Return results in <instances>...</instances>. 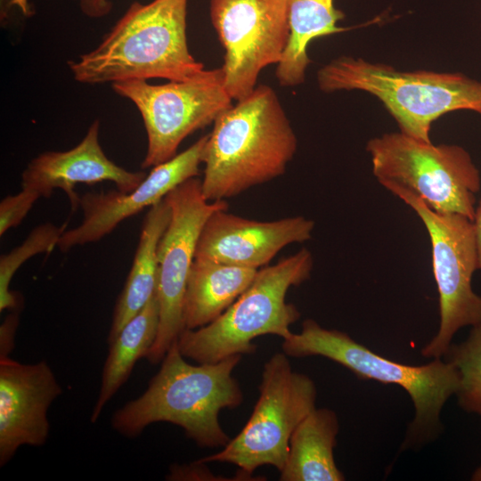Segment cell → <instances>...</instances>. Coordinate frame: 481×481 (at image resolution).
Masks as SVG:
<instances>
[{
	"mask_svg": "<svg viewBox=\"0 0 481 481\" xmlns=\"http://www.w3.org/2000/svg\"><path fill=\"white\" fill-rule=\"evenodd\" d=\"M241 355L214 363H187L177 339L171 345L147 389L119 408L111 426L127 437L140 436L155 422H169L184 430L200 447H224L231 440L219 423L223 409H233L243 393L232 371Z\"/></svg>",
	"mask_w": 481,
	"mask_h": 481,
	"instance_id": "6da1fadb",
	"label": "cell"
},
{
	"mask_svg": "<svg viewBox=\"0 0 481 481\" xmlns=\"http://www.w3.org/2000/svg\"><path fill=\"white\" fill-rule=\"evenodd\" d=\"M298 139L274 90L261 85L213 123L204 148L201 190L225 200L286 171Z\"/></svg>",
	"mask_w": 481,
	"mask_h": 481,
	"instance_id": "7a4b0ae2",
	"label": "cell"
},
{
	"mask_svg": "<svg viewBox=\"0 0 481 481\" xmlns=\"http://www.w3.org/2000/svg\"><path fill=\"white\" fill-rule=\"evenodd\" d=\"M188 0L134 2L93 51L69 61L85 84L130 79H189L204 69L191 54L186 36Z\"/></svg>",
	"mask_w": 481,
	"mask_h": 481,
	"instance_id": "3957f363",
	"label": "cell"
},
{
	"mask_svg": "<svg viewBox=\"0 0 481 481\" xmlns=\"http://www.w3.org/2000/svg\"><path fill=\"white\" fill-rule=\"evenodd\" d=\"M282 352L289 357L322 356L348 369L358 379L397 385L410 395L415 413L408 426L404 449L420 447L440 435V415L460 384L457 369L434 358L422 365H408L379 355L348 334L322 327L313 319L302 323L299 333L283 339Z\"/></svg>",
	"mask_w": 481,
	"mask_h": 481,
	"instance_id": "277c9868",
	"label": "cell"
},
{
	"mask_svg": "<svg viewBox=\"0 0 481 481\" xmlns=\"http://www.w3.org/2000/svg\"><path fill=\"white\" fill-rule=\"evenodd\" d=\"M319 88L326 93L361 90L373 94L395 118L400 132L431 142V125L459 110L481 114V81L461 73L400 71L361 58L341 56L317 72Z\"/></svg>",
	"mask_w": 481,
	"mask_h": 481,
	"instance_id": "5b68a950",
	"label": "cell"
},
{
	"mask_svg": "<svg viewBox=\"0 0 481 481\" xmlns=\"http://www.w3.org/2000/svg\"><path fill=\"white\" fill-rule=\"evenodd\" d=\"M314 266L312 253L301 249L273 265L258 269L249 288L214 322L184 329L177 338L184 357L198 363H214L234 355L253 354V340L264 335L282 339L300 318L293 304L286 302L289 288L307 281Z\"/></svg>",
	"mask_w": 481,
	"mask_h": 481,
	"instance_id": "8992f818",
	"label": "cell"
},
{
	"mask_svg": "<svg viewBox=\"0 0 481 481\" xmlns=\"http://www.w3.org/2000/svg\"><path fill=\"white\" fill-rule=\"evenodd\" d=\"M366 150L373 175L386 189H404L432 210L461 214L473 221L481 179L463 147L435 145L395 132L369 140Z\"/></svg>",
	"mask_w": 481,
	"mask_h": 481,
	"instance_id": "52a82bcc",
	"label": "cell"
},
{
	"mask_svg": "<svg viewBox=\"0 0 481 481\" xmlns=\"http://www.w3.org/2000/svg\"><path fill=\"white\" fill-rule=\"evenodd\" d=\"M258 389V399L240 432L221 451L198 462L233 464L240 477H249L264 465L282 470L294 430L316 408V386L309 376L294 371L282 352L265 363Z\"/></svg>",
	"mask_w": 481,
	"mask_h": 481,
	"instance_id": "ba28073f",
	"label": "cell"
},
{
	"mask_svg": "<svg viewBox=\"0 0 481 481\" xmlns=\"http://www.w3.org/2000/svg\"><path fill=\"white\" fill-rule=\"evenodd\" d=\"M387 190L415 211L430 239L440 322L436 334L423 346L421 355L442 358L460 329L481 322V296L471 285L473 273L478 270L473 221L461 214L432 210L404 189Z\"/></svg>",
	"mask_w": 481,
	"mask_h": 481,
	"instance_id": "9c48e42d",
	"label": "cell"
},
{
	"mask_svg": "<svg viewBox=\"0 0 481 481\" xmlns=\"http://www.w3.org/2000/svg\"><path fill=\"white\" fill-rule=\"evenodd\" d=\"M112 88L130 100L142 116L147 135L143 168L175 157L187 136L213 124L232 106L222 68L203 69L183 81L151 85L144 79H130L112 83Z\"/></svg>",
	"mask_w": 481,
	"mask_h": 481,
	"instance_id": "30bf717a",
	"label": "cell"
},
{
	"mask_svg": "<svg viewBox=\"0 0 481 481\" xmlns=\"http://www.w3.org/2000/svg\"><path fill=\"white\" fill-rule=\"evenodd\" d=\"M164 199L170 207L171 217L157 252L159 322L156 339L145 357L151 364L162 361L184 330L183 297L202 228L212 213L228 208L225 200H207L201 180L197 177L182 183Z\"/></svg>",
	"mask_w": 481,
	"mask_h": 481,
	"instance_id": "8fae6325",
	"label": "cell"
},
{
	"mask_svg": "<svg viewBox=\"0 0 481 481\" xmlns=\"http://www.w3.org/2000/svg\"><path fill=\"white\" fill-rule=\"evenodd\" d=\"M210 20L224 50V87L249 96L260 72L278 64L289 37L287 0H210Z\"/></svg>",
	"mask_w": 481,
	"mask_h": 481,
	"instance_id": "7c38bea8",
	"label": "cell"
},
{
	"mask_svg": "<svg viewBox=\"0 0 481 481\" xmlns=\"http://www.w3.org/2000/svg\"><path fill=\"white\" fill-rule=\"evenodd\" d=\"M208 135L169 160L152 167L145 179L130 192L110 190L87 192L80 197L83 220L65 230L57 247L66 252L73 247L95 242L110 233L122 221L162 200L173 189L200 175Z\"/></svg>",
	"mask_w": 481,
	"mask_h": 481,
	"instance_id": "4fadbf2b",
	"label": "cell"
},
{
	"mask_svg": "<svg viewBox=\"0 0 481 481\" xmlns=\"http://www.w3.org/2000/svg\"><path fill=\"white\" fill-rule=\"evenodd\" d=\"M61 393L47 363H20L0 357V466L22 445L45 444L47 412Z\"/></svg>",
	"mask_w": 481,
	"mask_h": 481,
	"instance_id": "5bb4252c",
	"label": "cell"
},
{
	"mask_svg": "<svg viewBox=\"0 0 481 481\" xmlns=\"http://www.w3.org/2000/svg\"><path fill=\"white\" fill-rule=\"evenodd\" d=\"M218 209L206 221L195 258L258 269L282 249L312 238L313 220L302 216L257 221Z\"/></svg>",
	"mask_w": 481,
	"mask_h": 481,
	"instance_id": "9a60e30c",
	"label": "cell"
},
{
	"mask_svg": "<svg viewBox=\"0 0 481 481\" xmlns=\"http://www.w3.org/2000/svg\"><path fill=\"white\" fill-rule=\"evenodd\" d=\"M99 129L100 122L96 119L72 149L45 151L34 158L22 173V188L46 199L53 190L61 189L73 211L79 207L80 197L74 191L78 183L92 185L110 181L123 192L137 188L147 175L143 171H128L110 160L101 147Z\"/></svg>",
	"mask_w": 481,
	"mask_h": 481,
	"instance_id": "2e32d148",
	"label": "cell"
},
{
	"mask_svg": "<svg viewBox=\"0 0 481 481\" xmlns=\"http://www.w3.org/2000/svg\"><path fill=\"white\" fill-rule=\"evenodd\" d=\"M257 271L195 258L183 297L184 329L195 330L214 322L249 288Z\"/></svg>",
	"mask_w": 481,
	"mask_h": 481,
	"instance_id": "e0dca14e",
	"label": "cell"
},
{
	"mask_svg": "<svg viewBox=\"0 0 481 481\" xmlns=\"http://www.w3.org/2000/svg\"><path fill=\"white\" fill-rule=\"evenodd\" d=\"M338 429L335 412L328 408L314 409L290 437L288 457L280 480H345V476L336 465L333 453Z\"/></svg>",
	"mask_w": 481,
	"mask_h": 481,
	"instance_id": "ac0fdd59",
	"label": "cell"
},
{
	"mask_svg": "<svg viewBox=\"0 0 481 481\" xmlns=\"http://www.w3.org/2000/svg\"><path fill=\"white\" fill-rule=\"evenodd\" d=\"M170 217L171 209L165 199L151 206L144 217L133 265L113 311L109 344L156 293L158 246Z\"/></svg>",
	"mask_w": 481,
	"mask_h": 481,
	"instance_id": "d6986e66",
	"label": "cell"
},
{
	"mask_svg": "<svg viewBox=\"0 0 481 481\" xmlns=\"http://www.w3.org/2000/svg\"><path fill=\"white\" fill-rule=\"evenodd\" d=\"M289 37L275 76L283 86L302 84L311 62L307 46L315 38L349 30L338 27L345 18L334 0H287Z\"/></svg>",
	"mask_w": 481,
	"mask_h": 481,
	"instance_id": "ffe728a7",
	"label": "cell"
},
{
	"mask_svg": "<svg viewBox=\"0 0 481 481\" xmlns=\"http://www.w3.org/2000/svg\"><path fill=\"white\" fill-rule=\"evenodd\" d=\"M159 304L157 293L120 330L110 343L102 382L91 422H96L106 404L129 378L135 363L146 357L159 330Z\"/></svg>",
	"mask_w": 481,
	"mask_h": 481,
	"instance_id": "44dd1931",
	"label": "cell"
},
{
	"mask_svg": "<svg viewBox=\"0 0 481 481\" xmlns=\"http://www.w3.org/2000/svg\"><path fill=\"white\" fill-rule=\"evenodd\" d=\"M443 357L459 372L455 395L460 407L481 417V322L471 326L464 341L452 343Z\"/></svg>",
	"mask_w": 481,
	"mask_h": 481,
	"instance_id": "7402d4cb",
	"label": "cell"
},
{
	"mask_svg": "<svg viewBox=\"0 0 481 481\" xmlns=\"http://www.w3.org/2000/svg\"><path fill=\"white\" fill-rule=\"evenodd\" d=\"M65 224L58 227L47 223L34 228L25 240L8 254L0 257V311L17 310L20 299L10 289L11 281L20 265L40 253H50L58 245L65 231Z\"/></svg>",
	"mask_w": 481,
	"mask_h": 481,
	"instance_id": "603a6c76",
	"label": "cell"
},
{
	"mask_svg": "<svg viewBox=\"0 0 481 481\" xmlns=\"http://www.w3.org/2000/svg\"><path fill=\"white\" fill-rule=\"evenodd\" d=\"M39 198L37 192L23 188L15 195L4 198L0 202V235L17 227Z\"/></svg>",
	"mask_w": 481,
	"mask_h": 481,
	"instance_id": "cb8c5ba5",
	"label": "cell"
},
{
	"mask_svg": "<svg viewBox=\"0 0 481 481\" xmlns=\"http://www.w3.org/2000/svg\"><path fill=\"white\" fill-rule=\"evenodd\" d=\"M214 477L205 467V463L195 461L188 465L175 464L170 468L167 480H213Z\"/></svg>",
	"mask_w": 481,
	"mask_h": 481,
	"instance_id": "d4e9b609",
	"label": "cell"
},
{
	"mask_svg": "<svg viewBox=\"0 0 481 481\" xmlns=\"http://www.w3.org/2000/svg\"><path fill=\"white\" fill-rule=\"evenodd\" d=\"M19 323L17 310L8 314L0 327V357H7L13 349L14 335Z\"/></svg>",
	"mask_w": 481,
	"mask_h": 481,
	"instance_id": "484cf974",
	"label": "cell"
},
{
	"mask_svg": "<svg viewBox=\"0 0 481 481\" xmlns=\"http://www.w3.org/2000/svg\"><path fill=\"white\" fill-rule=\"evenodd\" d=\"M81 11L91 18H101L112 9L110 0H78Z\"/></svg>",
	"mask_w": 481,
	"mask_h": 481,
	"instance_id": "4316f807",
	"label": "cell"
},
{
	"mask_svg": "<svg viewBox=\"0 0 481 481\" xmlns=\"http://www.w3.org/2000/svg\"><path fill=\"white\" fill-rule=\"evenodd\" d=\"M473 224L478 254V271H480L481 273V200L478 204L476 205Z\"/></svg>",
	"mask_w": 481,
	"mask_h": 481,
	"instance_id": "83f0119b",
	"label": "cell"
},
{
	"mask_svg": "<svg viewBox=\"0 0 481 481\" xmlns=\"http://www.w3.org/2000/svg\"><path fill=\"white\" fill-rule=\"evenodd\" d=\"M4 3H5L8 7H19L25 16H29L32 14L29 0H4Z\"/></svg>",
	"mask_w": 481,
	"mask_h": 481,
	"instance_id": "f1b7e54d",
	"label": "cell"
},
{
	"mask_svg": "<svg viewBox=\"0 0 481 481\" xmlns=\"http://www.w3.org/2000/svg\"><path fill=\"white\" fill-rule=\"evenodd\" d=\"M471 480L481 481V466L478 467L472 474Z\"/></svg>",
	"mask_w": 481,
	"mask_h": 481,
	"instance_id": "f546056e",
	"label": "cell"
},
{
	"mask_svg": "<svg viewBox=\"0 0 481 481\" xmlns=\"http://www.w3.org/2000/svg\"><path fill=\"white\" fill-rule=\"evenodd\" d=\"M1 1H2V2L4 1V0H1Z\"/></svg>",
	"mask_w": 481,
	"mask_h": 481,
	"instance_id": "4dcf8cb0",
	"label": "cell"
}]
</instances>
